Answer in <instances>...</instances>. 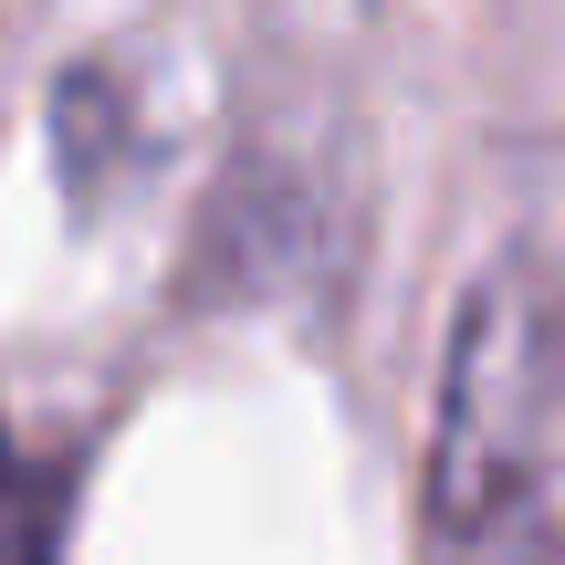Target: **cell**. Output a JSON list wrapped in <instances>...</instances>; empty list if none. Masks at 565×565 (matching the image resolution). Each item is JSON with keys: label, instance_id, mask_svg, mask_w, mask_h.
Here are the masks:
<instances>
[{"label": "cell", "instance_id": "cell-1", "mask_svg": "<svg viewBox=\"0 0 565 565\" xmlns=\"http://www.w3.org/2000/svg\"><path fill=\"white\" fill-rule=\"evenodd\" d=\"M440 503L450 524H513L524 503H565V294L503 282L471 303Z\"/></svg>", "mask_w": 565, "mask_h": 565}, {"label": "cell", "instance_id": "cell-2", "mask_svg": "<svg viewBox=\"0 0 565 565\" xmlns=\"http://www.w3.org/2000/svg\"><path fill=\"white\" fill-rule=\"evenodd\" d=\"M0 534H11V440H0Z\"/></svg>", "mask_w": 565, "mask_h": 565}]
</instances>
